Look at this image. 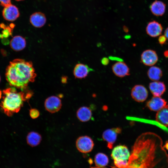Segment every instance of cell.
<instances>
[{"label": "cell", "instance_id": "14", "mask_svg": "<svg viewBox=\"0 0 168 168\" xmlns=\"http://www.w3.org/2000/svg\"><path fill=\"white\" fill-rule=\"evenodd\" d=\"M162 27L161 25L155 21L150 22L146 28L147 34L152 37H156L161 35L162 31Z\"/></svg>", "mask_w": 168, "mask_h": 168}, {"label": "cell", "instance_id": "36", "mask_svg": "<svg viewBox=\"0 0 168 168\" xmlns=\"http://www.w3.org/2000/svg\"><path fill=\"white\" fill-rule=\"evenodd\" d=\"M90 168H103V167H91Z\"/></svg>", "mask_w": 168, "mask_h": 168}, {"label": "cell", "instance_id": "4", "mask_svg": "<svg viewBox=\"0 0 168 168\" xmlns=\"http://www.w3.org/2000/svg\"><path fill=\"white\" fill-rule=\"evenodd\" d=\"M130 156V153L127 147L122 145L114 147L111 154L115 166L117 168H125L128 165Z\"/></svg>", "mask_w": 168, "mask_h": 168}, {"label": "cell", "instance_id": "10", "mask_svg": "<svg viewBox=\"0 0 168 168\" xmlns=\"http://www.w3.org/2000/svg\"><path fill=\"white\" fill-rule=\"evenodd\" d=\"M112 70L114 74L119 77H124L130 74L129 68L123 61H118L114 64Z\"/></svg>", "mask_w": 168, "mask_h": 168}, {"label": "cell", "instance_id": "24", "mask_svg": "<svg viewBox=\"0 0 168 168\" xmlns=\"http://www.w3.org/2000/svg\"><path fill=\"white\" fill-rule=\"evenodd\" d=\"M12 29L10 26H7L6 28L2 31V34H1V38H7L9 36L12 35Z\"/></svg>", "mask_w": 168, "mask_h": 168}, {"label": "cell", "instance_id": "1", "mask_svg": "<svg viewBox=\"0 0 168 168\" xmlns=\"http://www.w3.org/2000/svg\"><path fill=\"white\" fill-rule=\"evenodd\" d=\"M125 168H168V154L161 138L152 132L140 135L132 147Z\"/></svg>", "mask_w": 168, "mask_h": 168}, {"label": "cell", "instance_id": "3", "mask_svg": "<svg viewBox=\"0 0 168 168\" xmlns=\"http://www.w3.org/2000/svg\"><path fill=\"white\" fill-rule=\"evenodd\" d=\"M4 96L0 104L5 114L8 116L18 112L23 102L31 96V92L25 93L17 92L14 88H9L3 91Z\"/></svg>", "mask_w": 168, "mask_h": 168}, {"label": "cell", "instance_id": "20", "mask_svg": "<svg viewBox=\"0 0 168 168\" xmlns=\"http://www.w3.org/2000/svg\"><path fill=\"white\" fill-rule=\"evenodd\" d=\"M152 13L156 16L162 15L165 11V4L162 2L159 1H155L153 2L150 7Z\"/></svg>", "mask_w": 168, "mask_h": 168}, {"label": "cell", "instance_id": "27", "mask_svg": "<svg viewBox=\"0 0 168 168\" xmlns=\"http://www.w3.org/2000/svg\"><path fill=\"white\" fill-rule=\"evenodd\" d=\"M0 2L1 5L4 7L11 4V0H0Z\"/></svg>", "mask_w": 168, "mask_h": 168}, {"label": "cell", "instance_id": "13", "mask_svg": "<svg viewBox=\"0 0 168 168\" xmlns=\"http://www.w3.org/2000/svg\"><path fill=\"white\" fill-rule=\"evenodd\" d=\"M94 69L87 65L79 63L75 66L73 70V74L76 78L82 79L87 77L90 72Z\"/></svg>", "mask_w": 168, "mask_h": 168}, {"label": "cell", "instance_id": "16", "mask_svg": "<svg viewBox=\"0 0 168 168\" xmlns=\"http://www.w3.org/2000/svg\"><path fill=\"white\" fill-rule=\"evenodd\" d=\"M30 21L31 25L37 28L43 26L46 21L45 14L40 12H36L32 14L30 18Z\"/></svg>", "mask_w": 168, "mask_h": 168}, {"label": "cell", "instance_id": "12", "mask_svg": "<svg viewBox=\"0 0 168 168\" xmlns=\"http://www.w3.org/2000/svg\"><path fill=\"white\" fill-rule=\"evenodd\" d=\"M165 99L159 96L152 97L147 101L146 106L151 111H158L166 106Z\"/></svg>", "mask_w": 168, "mask_h": 168}, {"label": "cell", "instance_id": "19", "mask_svg": "<svg viewBox=\"0 0 168 168\" xmlns=\"http://www.w3.org/2000/svg\"><path fill=\"white\" fill-rule=\"evenodd\" d=\"M11 48L16 51L23 49L26 46L25 39L22 37L17 35L14 37L10 42Z\"/></svg>", "mask_w": 168, "mask_h": 168}, {"label": "cell", "instance_id": "25", "mask_svg": "<svg viewBox=\"0 0 168 168\" xmlns=\"http://www.w3.org/2000/svg\"><path fill=\"white\" fill-rule=\"evenodd\" d=\"M29 114L30 117L33 119L38 118L40 114L39 111L35 108H31L29 111Z\"/></svg>", "mask_w": 168, "mask_h": 168}, {"label": "cell", "instance_id": "21", "mask_svg": "<svg viewBox=\"0 0 168 168\" xmlns=\"http://www.w3.org/2000/svg\"><path fill=\"white\" fill-rule=\"evenodd\" d=\"M41 139V135L38 133L34 131L29 133L26 138L27 143L32 147H35L39 144Z\"/></svg>", "mask_w": 168, "mask_h": 168}, {"label": "cell", "instance_id": "28", "mask_svg": "<svg viewBox=\"0 0 168 168\" xmlns=\"http://www.w3.org/2000/svg\"><path fill=\"white\" fill-rule=\"evenodd\" d=\"M101 63L103 65L106 66L109 63V59L107 57H103L101 60Z\"/></svg>", "mask_w": 168, "mask_h": 168}, {"label": "cell", "instance_id": "2", "mask_svg": "<svg viewBox=\"0 0 168 168\" xmlns=\"http://www.w3.org/2000/svg\"><path fill=\"white\" fill-rule=\"evenodd\" d=\"M5 76L10 86L24 89L30 82L34 81L36 74L31 62L16 59L10 62Z\"/></svg>", "mask_w": 168, "mask_h": 168}, {"label": "cell", "instance_id": "5", "mask_svg": "<svg viewBox=\"0 0 168 168\" xmlns=\"http://www.w3.org/2000/svg\"><path fill=\"white\" fill-rule=\"evenodd\" d=\"M76 147L80 152L86 153L93 150L94 146L92 138L87 136H82L78 137L76 140Z\"/></svg>", "mask_w": 168, "mask_h": 168}, {"label": "cell", "instance_id": "39", "mask_svg": "<svg viewBox=\"0 0 168 168\" xmlns=\"http://www.w3.org/2000/svg\"><path fill=\"white\" fill-rule=\"evenodd\" d=\"M1 34H0V38H1Z\"/></svg>", "mask_w": 168, "mask_h": 168}, {"label": "cell", "instance_id": "40", "mask_svg": "<svg viewBox=\"0 0 168 168\" xmlns=\"http://www.w3.org/2000/svg\"><path fill=\"white\" fill-rule=\"evenodd\" d=\"M167 105V107H168V105Z\"/></svg>", "mask_w": 168, "mask_h": 168}, {"label": "cell", "instance_id": "41", "mask_svg": "<svg viewBox=\"0 0 168 168\" xmlns=\"http://www.w3.org/2000/svg\"><path fill=\"white\" fill-rule=\"evenodd\" d=\"M0 80H1V78H0Z\"/></svg>", "mask_w": 168, "mask_h": 168}, {"label": "cell", "instance_id": "11", "mask_svg": "<svg viewBox=\"0 0 168 168\" xmlns=\"http://www.w3.org/2000/svg\"><path fill=\"white\" fill-rule=\"evenodd\" d=\"M2 16L6 20L14 21L20 16V12L18 8L12 4L4 7L2 12Z\"/></svg>", "mask_w": 168, "mask_h": 168}, {"label": "cell", "instance_id": "18", "mask_svg": "<svg viewBox=\"0 0 168 168\" xmlns=\"http://www.w3.org/2000/svg\"><path fill=\"white\" fill-rule=\"evenodd\" d=\"M156 120L162 125L168 126V107L167 105L157 112Z\"/></svg>", "mask_w": 168, "mask_h": 168}, {"label": "cell", "instance_id": "38", "mask_svg": "<svg viewBox=\"0 0 168 168\" xmlns=\"http://www.w3.org/2000/svg\"><path fill=\"white\" fill-rule=\"evenodd\" d=\"M16 0V1H23L24 0Z\"/></svg>", "mask_w": 168, "mask_h": 168}, {"label": "cell", "instance_id": "6", "mask_svg": "<svg viewBox=\"0 0 168 168\" xmlns=\"http://www.w3.org/2000/svg\"><path fill=\"white\" fill-rule=\"evenodd\" d=\"M122 132V129L120 127L113 128L105 130L103 133L102 138L106 142L107 147L110 149L113 148L116 142L118 134Z\"/></svg>", "mask_w": 168, "mask_h": 168}, {"label": "cell", "instance_id": "33", "mask_svg": "<svg viewBox=\"0 0 168 168\" xmlns=\"http://www.w3.org/2000/svg\"><path fill=\"white\" fill-rule=\"evenodd\" d=\"M165 56L166 58H168V50L165 51L164 53Z\"/></svg>", "mask_w": 168, "mask_h": 168}, {"label": "cell", "instance_id": "29", "mask_svg": "<svg viewBox=\"0 0 168 168\" xmlns=\"http://www.w3.org/2000/svg\"><path fill=\"white\" fill-rule=\"evenodd\" d=\"M109 58L111 60L116 61L117 62L123 61L121 58L114 56H110L109 57Z\"/></svg>", "mask_w": 168, "mask_h": 168}, {"label": "cell", "instance_id": "32", "mask_svg": "<svg viewBox=\"0 0 168 168\" xmlns=\"http://www.w3.org/2000/svg\"><path fill=\"white\" fill-rule=\"evenodd\" d=\"M7 26L3 23H1L0 24V28L1 29H4Z\"/></svg>", "mask_w": 168, "mask_h": 168}, {"label": "cell", "instance_id": "34", "mask_svg": "<svg viewBox=\"0 0 168 168\" xmlns=\"http://www.w3.org/2000/svg\"><path fill=\"white\" fill-rule=\"evenodd\" d=\"M9 26L12 29H13L14 28V27H15V25L13 23H11L10 25H9Z\"/></svg>", "mask_w": 168, "mask_h": 168}, {"label": "cell", "instance_id": "30", "mask_svg": "<svg viewBox=\"0 0 168 168\" xmlns=\"http://www.w3.org/2000/svg\"><path fill=\"white\" fill-rule=\"evenodd\" d=\"M1 42L4 45H8L9 43V40L6 38H2L1 40Z\"/></svg>", "mask_w": 168, "mask_h": 168}, {"label": "cell", "instance_id": "23", "mask_svg": "<svg viewBox=\"0 0 168 168\" xmlns=\"http://www.w3.org/2000/svg\"><path fill=\"white\" fill-rule=\"evenodd\" d=\"M94 162L96 166L103 167L108 164L109 159L105 154L99 152L96 154L95 156Z\"/></svg>", "mask_w": 168, "mask_h": 168}, {"label": "cell", "instance_id": "9", "mask_svg": "<svg viewBox=\"0 0 168 168\" xmlns=\"http://www.w3.org/2000/svg\"><path fill=\"white\" fill-rule=\"evenodd\" d=\"M141 62L145 65L152 66L158 61V57L156 52L152 49L143 51L141 56Z\"/></svg>", "mask_w": 168, "mask_h": 168}, {"label": "cell", "instance_id": "31", "mask_svg": "<svg viewBox=\"0 0 168 168\" xmlns=\"http://www.w3.org/2000/svg\"><path fill=\"white\" fill-rule=\"evenodd\" d=\"M167 40H168V27L166 28L164 31V35Z\"/></svg>", "mask_w": 168, "mask_h": 168}, {"label": "cell", "instance_id": "15", "mask_svg": "<svg viewBox=\"0 0 168 168\" xmlns=\"http://www.w3.org/2000/svg\"><path fill=\"white\" fill-rule=\"evenodd\" d=\"M150 90L154 96L160 97L165 92L166 86L163 82L156 81L149 83Z\"/></svg>", "mask_w": 168, "mask_h": 168}, {"label": "cell", "instance_id": "35", "mask_svg": "<svg viewBox=\"0 0 168 168\" xmlns=\"http://www.w3.org/2000/svg\"><path fill=\"white\" fill-rule=\"evenodd\" d=\"M164 148H165L167 150H168V142L164 146Z\"/></svg>", "mask_w": 168, "mask_h": 168}, {"label": "cell", "instance_id": "26", "mask_svg": "<svg viewBox=\"0 0 168 168\" xmlns=\"http://www.w3.org/2000/svg\"><path fill=\"white\" fill-rule=\"evenodd\" d=\"M166 38L164 35H161L158 39V41L161 45H163L165 44L166 40Z\"/></svg>", "mask_w": 168, "mask_h": 168}, {"label": "cell", "instance_id": "8", "mask_svg": "<svg viewBox=\"0 0 168 168\" xmlns=\"http://www.w3.org/2000/svg\"><path fill=\"white\" fill-rule=\"evenodd\" d=\"M61 99L55 96L48 97L45 100L44 106L45 109L51 113L58 112L62 107Z\"/></svg>", "mask_w": 168, "mask_h": 168}, {"label": "cell", "instance_id": "17", "mask_svg": "<svg viewBox=\"0 0 168 168\" xmlns=\"http://www.w3.org/2000/svg\"><path fill=\"white\" fill-rule=\"evenodd\" d=\"M76 116L80 121L87 122L89 121L92 117L91 110L89 107L87 106L81 107L77 110Z\"/></svg>", "mask_w": 168, "mask_h": 168}, {"label": "cell", "instance_id": "22", "mask_svg": "<svg viewBox=\"0 0 168 168\" xmlns=\"http://www.w3.org/2000/svg\"><path fill=\"white\" fill-rule=\"evenodd\" d=\"M147 75L149 78L152 81H158L162 76V72L158 67L152 66L148 69Z\"/></svg>", "mask_w": 168, "mask_h": 168}, {"label": "cell", "instance_id": "7", "mask_svg": "<svg viewBox=\"0 0 168 168\" xmlns=\"http://www.w3.org/2000/svg\"><path fill=\"white\" fill-rule=\"evenodd\" d=\"M131 95L132 98L135 101L142 102L147 98L148 92L147 89L143 86L136 85L132 89Z\"/></svg>", "mask_w": 168, "mask_h": 168}, {"label": "cell", "instance_id": "37", "mask_svg": "<svg viewBox=\"0 0 168 168\" xmlns=\"http://www.w3.org/2000/svg\"><path fill=\"white\" fill-rule=\"evenodd\" d=\"M2 97V92L0 90V99Z\"/></svg>", "mask_w": 168, "mask_h": 168}]
</instances>
